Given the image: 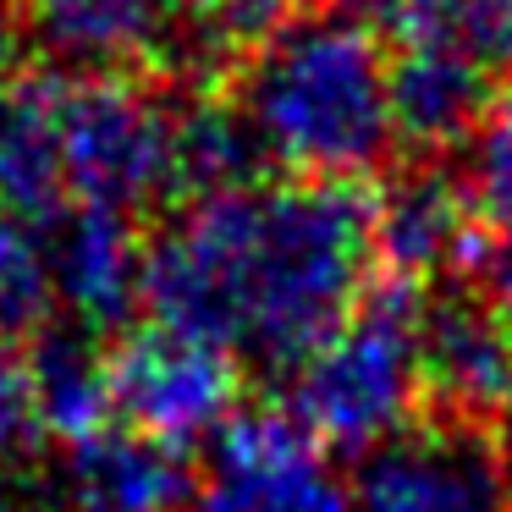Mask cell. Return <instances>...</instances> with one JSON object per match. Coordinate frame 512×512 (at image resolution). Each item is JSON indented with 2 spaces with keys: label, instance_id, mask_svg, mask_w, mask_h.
<instances>
[{
  "label": "cell",
  "instance_id": "cell-1",
  "mask_svg": "<svg viewBox=\"0 0 512 512\" xmlns=\"http://www.w3.org/2000/svg\"><path fill=\"white\" fill-rule=\"evenodd\" d=\"M375 265V199L353 182H226L149 237L144 303L232 358L292 369L369 303Z\"/></svg>",
  "mask_w": 512,
  "mask_h": 512
},
{
  "label": "cell",
  "instance_id": "cell-2",
  "mask_svg": "<svg viewBox=\"0 0 512 512\" xmlns=\"http://www.w3.org/2000/svg\"><path fill=\"white\" fill-rule=\"evenodd\" d=\"M232 122L248 155L292 182H353L397 144L391 50L342 6L292 12L237 61Z\"/></svg>",
  "mask_w": 512,
  "mask_h": 512
},
{
  "label": "cell",
  "instance_id": "cell-3",
  "mask_svg": "<svg viewBox=\"0 0 512 512\" xmlns=\"http://www.w3.org/2000/svg\"><path fill=\"white\" fill-rule=\"evenodd\" d=\"M287 413L325 446L358 452L397 441L413 424L424 386L419 303L402 287L369 292V303L347 325H336L309 358L287 369Z\"/></svg>",
  "mask_w": 512,
  "mask_h": 512
},
{
  "label": "cell",
  "instance_id": "cell-4",
  "mask_svg": "<svg viewBox=\"0 0 512 512\" xmlns=\"http://www.w3.org/2000/svg\"><path fill=\"white\" fill-rule=\"evenodd\" d=\"M111 402L127 430L160 446L215 441L237 419V358L177 325H138L111 358Z\"/></svg>",
  "mask_w": 512,
  "mask_h": 512
},
{
  "label": "cell",
  "instance_id": "cell-5",
  "mask_svg": "<svg viewBox=\"0 0 512 512\" xmlns=\"http://www.w3.org/2000/svg\"><path fill=\"white\" fill-rule=\"evenodd\" d=\"M177 512H353V479L292 413H237Z\"/></svg>",
  "mask_w": 512,
  "mask_h": 512
},
{
  "label": "cell",
  "instance_id": "cell-6",
  "mask_svg": "<svg viewBox=\"0 0 512 512\" xmlns=\"http://www.w3.org/2000/svg\"><path fill=\"white\" fill-rule=\"evenodd\" d=\"M353 512H512L507 457L485 424H408L358 463Z\"/></svg>",
  "mask_w": 512,
  "mask_h": 512
},
{
  "label": "cell",
  "instance_id": "cell-7",
  "mask_svg": "<svg viewBox=\"0 0 512 512\" xmlns=\"http://www.w3.org/2000/svg\"><path fill=\"white\" fill-rule=\"evenodd\" d=\"M17 28L72 78H138L188 50V0H12Z\"/></svg>",
  "mask_w": 512,
  "mask_h": 512
},
{
  "label": "cell",
  "instance_id": "cell-8",
  "mask_svg": "<svg viewBox=\"0 0 512 512\" xmlns=\"http://www.w3.org/2000/svg\"><path fill=\"white\" fill-rule=\"evenodd\" d=\"M424 386L452 419L485 424L512 413V314L496 298L441 292L419 309Z\"/></svg>",
  "mask_w": 512,
  "mask_h": 512
},
{
  "label": "cell",
  "instance_id": "cell-9",
  "mask_svg": "<svg viewBox=\"0 0 512 512\" xmlns=\"http://www.w3.org/2000/svg\"><path fill=\"white\" fill-rule=\"evenodd\" d=\"M39 237H45V254H50L56 309L105 331V325H122L144 303L149 243H138V221L111 210H72Z\"/></svg>",
  "mask_w": 512,
  "mask_h": 512
},
{
  "label": "cell",
  "instance_id": "cell-10",
  "mask_svg": "<svg viewBox=\"0 0 512 512\" xmlns=\"http://www.w3.org/2000/svg\"><path fill=\"white\" fill-rule=\"evenodd\" d=\"M479 204L468 188L446 177H402L375 199V248L380 265L402 281H435L446 270H463L479 248Z\"/></svg>",
  "mask_w": 512,
  "mask_h": 512
},
{
  "label": "cell",
  "instance_id": "cell-11",
  "mask_svg": "<svg viewBox=\"0 0 512 512\" xmlns=\"http://www.w3.org/2000/svg\"><path fill=\"white\" fill-rule=\"evenodd\" d=\"M61 496L72 512H177L188 496V474H182L177 446H160L127 424H111L67 446Z\"/></svg>",
  "mask_w": 512,
  "mask_h": 512
},
{
  "label": "cell",
  "instance_id": "cell-12",
  "mask_svg": "<svg viewBox=\"0 0 512 512\" xmlns=\"http://www.w3.org/2000/svg\"><path fill=\"white\" fill-rule=\"evenodd\" d=\"M501 83L490 67L452 50L397 45L391 56V100H397V133L419 149L463 144L490 116Z\"/></svg>",
  "mask_w": 512,
  "mask_h": 512
},
{
  "label": "cell",
  "instance_id": "cell-13",
  "mask_svg": "<svg viewBox=\"0 0 512 512\" xmlns=\"http://www.w3.org/2000/svg\"><path fill=\"white\" fill-rule=\"evenodd\" d=\"M34 369V402H39V424H45V441L78 446L89 435L111 430V369L78 336H45V342L28 353Z\"/></svg>",
  "mask_w": 512,
  "mask_h": 512
},
{
  "label": "cell",
  "instance_id": "cell-14",
  "mask_svg": "<svg viewBox=\"0 0 512 512\" xmlns=\"http://www.w3.org/2000/svg\"><path fill=\"white\" fill-rule=\"evenodd\" d=\"M397 45H430L479 67H512V0H375Z\"/></svg>",
  "mask_w": 512,
  "mask_h": 512
},
{
  "label": "cell",
  "instance_id": "cell-15",
  "mask_svg": "<svg viewBox=\"0 0 512 512\" xmlns=\"http://www.w3.org/2000/svg\"><path fill=\"white\" fill-rule=\"evenodd\" d=\"M50 314H56V281L45 237L0 215V336L39 331Z\"/></svg>",
  "mask_w": 512,
  "mask_h": 512
},
{
  "label": "cell",
  "instance_id": "cell-16",
  "mask_svg": "<svg viewBox=\"0 0 512 512\" xmlns=\"http://www.w3.org/2000/svg\"><path fill=\"white\" fill-rule=\"evenodd\" d=\"M468 193H474L485 221L512 232V83H501L496 105L474 133V182H468Z\"/></svg>",
  "mask_w": 512,
  "mask_h": 512
},
{
  "label": "cell",
  "instance_id": "cell-17",
  "mask_svg": "<svg viewBox=\"0 0 512 512\" xmlns=\"http://www.w3.org/2000/svg\"><path fill=\"white\" fill-rule=\"evenodd\" d=\"M34 441H45L39 402H34V369H28L23 347L0 342V474L23 463L34 452Z\"/></svg>",
  "mask_w": 512,
  "mask_h": 512
},
{
  "label": "cell",
  "instance_id": "cell-18",
  "mask_svg": "<svg viewBox=\"0 0 512 512\" xmlns=\"http://www.w3.org/2000/svg\"><path fill=\"white\" fill-rule=\"evenodd\" d=\"M496 303L512 314V248L501 254V270H496Z\"/></svg>",
  "mask_w": 512,
  "mask_h": 512
},
{
  "label": "cell",
  "instance_id": "cell-19",
  "mask_svg": "<svg viewBox=\"0 0 512 512\" xmlns=\"http://www.w3.org/2000/svg\"><path fill=\"white\" fill-rule=\"evenodd\" d=\"M0 512H39V507L23 501V496H12V490H0Z\"/></svg>",
  "mask_w": 512,
  "mask_h": 512
},
{
  "label": "cell",
  "instance_id": "cell-20",
  "mask_svg": "<svg viewBox=\"0 0 512 512\" xmlns=\"http://www.w3.org/2000/svg\"><path fill=\"white\" fill-rule=\"evenodd\" d=\"M507 490H512V446H507Z\"/></svg>",
  "mask_w": 512,
  "mask_h": 512
},
{
  "label": "cell",
  "instance_id": "cell-21",
  "mask_svg": "<svg viewBox=\"0 0 512 512\" xmlns=\"http://www.w3.org/2000/svg\"><path fill=\"white\" fill-rule=\"evenodd\" d=\"M287 6H292V0H287Z\"/></svg>",
  "mask_w": 512,
  "mask_h": 512
}]
</instances>
